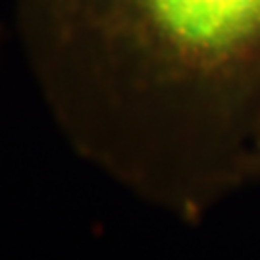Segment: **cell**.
Here are the masks:
<instances>
[{
	"label": "cell",
	"instance_id": "cell-1",
	"mask_svg": "<svg viewBox=\"0 0 260 260\" xmlns=\"http://www.w3.org/2000/svg\"><path fill=\"white\" fill-rule=\"evenodd\" d=\"M70 147L177 220L254 183L260 0H12Z\"/></svg>",
	"mask_w": 260,
	"mask_h": 260
},
{
	"label": "cell",
	"instance_id": "cell-2",
	"mask_svg": "<svg viewBox=\"0 0 260 260\" xmlns=\"http://www.w3.org/2000/svg\"><path fill=\"white\" fill-rule=\"evenodd\" d=\"M252 181H260V147L254 158V166H252Z\"/></svg>",
	"mask_w": 260,
	"mask_h": 260
},
{
	"label": "cell",
	"instance_id": "cell-3",
	"mask_svg": "<svg viewBox=\"0 0 260 260\" xmlns=\"http://www.w3.org/2000/svg\"><path fill=\"white\" fill-rule=\"evenodd\" d=\"M0 39H2V25H0Z\"/></svg>",
	"mask_w": 260,
	"mask_h": 260
}]
</instances>
